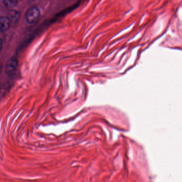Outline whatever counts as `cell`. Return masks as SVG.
<instances>
[{
	"label": "cell",
	"instance_id": "1",
	"mask_svg": "<svg viewBox=\"0 0 182 182\" xmlns=\"http://www.w3.org/2000/svg\"><path fill=\"white\" fill-rule=\"evenodd\" d=\"M40 16V9L36 6H32L27 11L25 14V19L29 24H34L39 20Z\"/></svg>",
	"mask_w": 182,
	"mask_h": 182
},
{
	"label": "cell",
	"instance_id": "4",
	"mask_svg": "<svg viewBox=\"0 0 182 182\" xmlns=\"http://www.w3.org/2000/svg\"><path fill=\"white\" fill-rule=\"evenodd\" d=\"M20 12L15 10H11L9 14V17L10 19L11 23H16L19 19L20 18Z\"/></svg>",
	"mask_w": 182,
	"mask_h": 182
},
{
	"label": "cell",
	"instance_id": "3",
	"mask_svg": "<svg viewBox=\"0 0 182 182\" xmlns=\"http://www.w3.org/2000/svg\"><path fill=\"white\" fill-rule=\"evenodd\" d=\"M11 21L8 17H0V30L4 32L10 28Z\"/></svg>",
	"mask_w": 182,
	"mask_h": 182
},
{
	"label": "cell",
	"instance_id": "5",
	"mask_svg": "<svg viewBox=\"0 0 182 182\" xmlns=\"http://www.w3.org/2000/svg\"><path fill=\"white\" fill-rule=\"evenodd\" d=\"M4 6L8 8L12 9L18 4V0H3Z\"/></svg>",
	"mask_w": 182,
	"mask_h": 182
},
{
	"label": "cell",
	"instance_id": "6",
	"mask_svg": "<svg viewBox=\"0 0 182 182\" xmlns=\"http://www.w3.org/2000/svg\"><path fill=\"white\" fill-rule=\"evenodd\" d=\"M2 48H3V42H2V40L0 39V52L1 51Z\"/></svg>",
	"mask_w": 182,
	"mask_h": 182
},
{
	"label": "cell",
	"instance_id": "7",
	"mask_svg": "<svg viewBox=\"0 0 182 182\" xmlns=\"http://www.w3.org/2000/svg\"><path fill=\"white\" fill-rule=\"evenodd\" d=\"M2 69H3V66H2V64L0 62V75L1 74L2 72Z\"/></svg>",
	"mask_w": 182,
	"mask_h": 182
},
{
	"label": "cell",
	"instance_id": "2",
	"mask_svg": "<svg viewBox=\"0 0 182 182\" xmlns=\"http://www.w3.org/2000/svg\"><path fill=\"white\" fill-rule=\"evenodd\" d=\"M18 61L16 58H12L8 61L6 66V72L8 75H12L16 72Z\"/></svg>",
	"mask_w": 182,
	"mask_h": 182
}]
</instances>
